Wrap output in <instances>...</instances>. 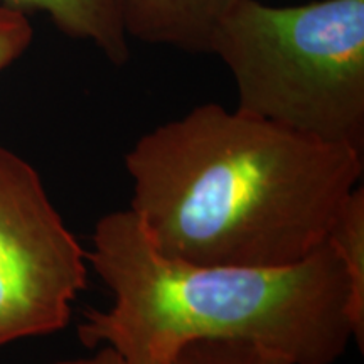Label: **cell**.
<instances>
[{
  "label": "cell",
  "instance_id": "277c9868",
  "mask_svg": "<svg viewBox=\"0 0 364 364\" xmlns=\"http://www.w3.org/2000/svg\"><path fill=\"white\" fill-rule=\"evenodd\" d=\"M86 273L38 172L0 147V348L65 329Z\"/></svg>",
  "mask_w": 364,
  "mask_h": 364
},
{
  "label": "cell",
  "instance_id": "9c48e42d",
  "mask_svg": "<svg viewBox=\"0 0 364 364\" xmlns=\"http://www.w3.org/2000/svg\"><path fill=\"white\" fill-rule=\"evenodd\" d=\"M33 41V27L21 11L0 6V71L12 65Z\"/></svg>",
  "mask_w": 364,
  "mask_h": 364
},
{
  "label": "cell",
  "instance_id": "30bf717a",
  "mask_svg": "<svg viewBox=\"0 0 364 364\" xmlns=\"http://www.w3.org/2000/svg\"><path fill=\"white\" fill-rule=\"evenodd\" d=\"M54 364H125V363L112 348L102 346V348L98 349V353L93 354V356L66 359V361H58Z\"/></svg>",
  "mask_w": 364,
  "mask_h": 364
},
{
  "label": "cell",
  "instance_id": "3957f363",
  "mask_svg": "<svg viewBox=\"0 0 364 364\" xmlns=\"http://www.w3.org/2000/svg\"><path fill=\"white\" fill-rule=\"evenodd\" d=\"M209 53L233 76L240 110L363 152L364 0H238Z\"/></svg>",
  "mask_w": 364,
  "mask_h": 364
},
{
  "label": "cell",
  "instance_id": "52a82bcc",
  "mask_svg": "<svg viewBox=\"0 0 364 364\" xmlns=\"http://www.w3.org/2000/svg\"><path fill=\"white\" fill-rule=\"evenodd\" d=\"M327 241L338 253L349 284V309L354 341L364 346V191L358 186L344 203L329 228Z\"/></svg>",
  "mask_w": 364,
  "mask_h": 364
},
{
  "label": "cell",
  "instance_id": "8992f818",
  "mask_svg": "<svg viewBox=\"0 0 364 364\" xmlns=\"http://www.w3.org/2000/svg\"><path fill=\"white\" fill-rule=\"evenodd\" d=\"M0 6L44 12L59 31L93 43L113 65H125L130 58L117 0H0Z\"/></svg>",
  "mask_w": 364,
  "mask_h": 364
},
{
  "label": "cell",
  "instance_id": "5b68a950",
  "mask_svg": "<svg viewBox=\"0 0 364 364\" xmlns=\"http://www.w3.org/2000/svg\"><path fill=\"white\" fill-rule=\"evenodd\" d=\"M129 39L209 53L221 17L238 0H117Z\"/></svg>",
  "mask_w": 364,
  "mask_h": 364
},
{
  "label": "cell",
  "instance_id": "7a4b0ae2",
  "mask_svg": "<svg viewBox=\"0 0 364 364\" xmlns=\"http://www.w3.org/2000/svg\"><path fill=\"white\" fill-rule=\"evenodd\" d=\"M86 258L113 306L90 311L83 346L125 364H172L201 339L247 341L294 364H334L354 341L349 284L329 241L285 267L198 265L164 257L130 209L97 223Z\"/></svg>",
  "mask_w": 364,
  "mask_h": 364
},
{
  "label": "cell",
  "instance_id": "ba28073f",
  "mask_svg": "<svg viewBox=\"0 0 364 364\" xmlns=\"http://www.w3.org/2000/svg\"><path fill=\"white\" fill-rule=\"evenodd\" d=\"M172 364H294L247 341L201 339L186 344Z\"/></svg>",
  "mask_w": 364,
  "mask_h": 364
},
{
  "label": "cell",
  "instance_id": "6da1fadb",
  "mask_svg": "<svg viewBox=\"0 0 364 364\" xmlns=\"http://www.w3.org/2000/svg\"><path fill=\"white\" fill-rule=\"evenodd\" d=\"M125 167L130 211L159 253L231 267L316 252L364 171L361 150L216 103L140 136Z\"/></svg>",
  "mask_w": 364,
  "mask_h": 364
}]
</instances>
